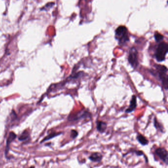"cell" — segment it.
<instances>
[{"mask_svg": "<svg viewBox=\"0 0 168 168\" xmlns=\"http://www.w3.org/2000/svg\"><path fill=\"white\" fill-rule=\"evenodd\" d=\"M155 70H153L152 74L154 76H156L162 84L164 89H168V76L167 74L168 69L165 65H155Z\"/></svg>", "mask_w": 168, "mask_h": 168, "instance_id": "6da1fadb", "label": "cell"}, {"mask_svg": "<svg viewBox=\"0 0 168 168\" xmlns=\"http://www.w3.org/2000/svg\"><path fill=\"white\" fill-rule=\"evenodd\" d=\"M168 51V45L167 43L161 42L157 47L155 53V56L157 61L162 62L165 61L166 56Z\"/></svg>", "mask_w": 168, "mask_h": 168, "instance_id": "7a4b0ae2", "label": "cell"}, {"mask_svg": "<svg viewBox=\"0 0 168 168\" xmlns=\"http://www.w3.org/2000/svg\"><path fill=\"white\" fill-rule=\"evenodd\" d=\"M116 37L120 45H123L129 40L127 29L125 26H119L116 30Z\"/></svg>", "mask_w": 168, "mask_h": 168, "instance_id": "3957f363", "label": "cell"}, {"mask_svg": "<svg viewBox=\"0 0 168 168\" xmlns=\"http://www.w3.org/2000/svg\"><path fill=\"white\" fill-rule=\"evenodd\" d=\"M128 62L130 65L135 69L139 65L138 52L134 47L130 49L129 52Z\"/></svg>", "mask_w": 168, "mask_h": 168, "instance_id": "277c9868", "label": "cell"}, {"mask_svg": "<svg viewBox=\"0 0 168 168\" xmlns=\"http://www.w3.org/2000/svg\"><path fill=\"white\" fill-rule=\"evenodd\" d=\"M155 153L163 162L166 165L168 164V153L167 150L165 148L159 147L155 150Z\"/></svg>", "mask_w": 168, "mask_h": 168, "instance_id": "5b68a950", "label": "cell"}, {"mask_svg": "<svg viewBox=\"0 0 168 168\" xmlns=\"http://www.w3.org/2000/svg\"><path fill=\"white\" fill-rule=\"evenodd\" d=\"M90 117L91 114H90V113L87 111H82L69 116L68 120L70 121H75L80 120L82 119H86L87 117Z\"/></svg>", "mask_w": 168, "mask_h": 168, "instance_id": "8992f818", "label": "cell"}, {"mask_svg": "<svg viewBox=\"0 0 168 168\" xmlns=\"http://www.w3.org/2000/svg\"><path fill=\"white\" fill-rule=\"evenodd\" d=\"M16 137H17V136L16 135L15 133L13 132H10V133H9V136L7 137V144H6V156L7 155V153H9V149H10V147L11 143L15 139Z\"/></svg>", "mask_w": 168, "mask_h": 168, "instance_id": "52a82bcc", "label": "cell"}, {"mask_svg": "<svg viewBox=\"0 0 168 168\" xmlns=\"http://www.w3.org/2000/svg\"><path fill=\"white\" fill-rule=\"evenodd\" d=\"M137 107V98L135 95H133L130 102L129 107L125 111L126 113H130L133 112Z\"/></svg>", "mask_w": 168, "mask_h": 168, "instance_id": "ba28073f", "label": "cell"}, {"mask_svg": "<svg viewBox=\"0 0 168 168\" xmlns=\"http://www.w3.org/2000/svg\"><path fill=\"white\" fill-rule=\"evenodd\" d=\"M88 158L94 162H100L103 159V156L100 153H92Z\"/></svg>", "mask_w": 168, "mask_h": 168, "instance_id": "9c48e42d", "label": "cell"}, {"mask_svg": "<svg viewBox=\"0 0 168 168\" xmlns=\"http://www.w3.org/2000/svg\"><path fill=\"white\" fill-rule=\"evenodd\" d=\"M107 124L105 122L103 121H97V129L100 133H103L105 132L107 129Z\"/></svg>", "mask_w": 168, "mask_h": 168, "instance_id": "30bf717a", "label": "cell"}, {"mask_svg": "<svg viewBox=\"0 0 168 168\" xmlns=\"http://www.w3.org/2000/svg\"><path fill=\"white\" fill-rule=\"evenodd\" d=\"M137 140L142 146H147L148 144V141L144 136L141 134H139L137 136Z\"/></svg>", "mask_w": 168, "mask_h": 168, "instance_id": "8fae6325", "label": "cell"}, {"mask_svg": "<svg viewBox=\"0 0 168 168\" xmlns=\"http://www.w3.org/2000/svg\"><path fill=\"white\" fill-rule=\"evenodd\" d=\"M30 137V134L28 130L24 131L18 137V140L20 141H23L26 140Z\"/></svg>", "mask_w": 168, "mask_h": 168, "instance_id": "7c38bea8", "label": "cell"}, {"mask_svg": "<svg viewBox=\"0 0 168 168\" xmlns=\"http://www.w3.org/2000/svg\"><path fill=\"white\" fill-rule=\"evenodd\" d=\"M61 132H59V133H51V134L47 136H46V137L42 140L41 143H43V142L46 141H48V140H50V139H52L54 137H56L57 136L61 134Z\"/></svg>", "mask_w": 168, "mask_h": 168, "instance_id": "4fadbf2b", "label": "cell"}, {"mask_svg": "<svg viewBox=\"0 0 168 168\" xmlns=\"http://www.w3.org/2000/svg\"><path fill=\"white\" fill-rule=\"evenodd\" d=\"M154 38L157 43H160L164 39V37L159 33H155L154 34Z\"/></svg>", "mask_w": 168, "mask_h": 168, "instance_id": "5bb4252c", "label": "cell"}, {"mask_svg": "<svg viewBox=\"0 0 168 168\" xmlns=\"http://www.w3.org/2000/svg\"><path fill=\"white\" fill-rule=\"evenodd\" d=\"M54 5V3H48L47 4H46V6L43 7L41 9V10H49V9L52 8V6Z\"/></svg>", "mask_w": 168, "mask_h": 168, "instance_id": "9a60e30c", "label": "cell"}, {"mask_svg": "<svg viewBox=\"0 0 168 168\" xmlns=\"http://www.w3.org/2000/svg\"><path fill=\"white\" fill-rule=\"evenodd\" d=\"M78 135V132L76 130H72L71 131V138L73 139L76 138Z\"/></svg>", "mask_w": 168, "mask_h": 168, "instance_id": "2e32d148", "label": "cell"}, {"mask_svg": "<svg viewBox=\"0 0 168 168\" xmlns=\"http://www.w3.org/2000/svg\"><path fill=\"white\" fill-rule=\"evenodd\" d=\"M154 125L157 129H160V130H161V129L162 128V127L160 126L159 123L157 122V120H156V119H155V120H154Z\"/></svg>", "mask_w": 168, "mask_h": 168, "instance_id": "e0dca14e", "label": "cell"}, {"mask_svg": "<svg viewBox=\"0 0 168 168\" xmlns=\"http://www.w3.org/2000/svg\"><path fill=\"white\" fill-rule=\"evenodd\" d=\"M135 152L136 153V154H137L138 156H144V153L141 150H136Z\"/></svg>", "mask_w": 168, "mask_h": 168, "instance_id": "ac0fdd59", "label": "cell"}, {"mask_svg": "<svg viewBox=\"0 0 168 168\" xmlns=\"http://www.w3.org/2000/svg\"><path fill=\"white\" fill-rule=\"evenodd\" d=\"M35 168L34 166H31V167H30V168Z\"/></svg>", "mask_w": 168, "mask_h": 168, "instance_id": "d6986e66", "label": "cell"}]
</instances>
